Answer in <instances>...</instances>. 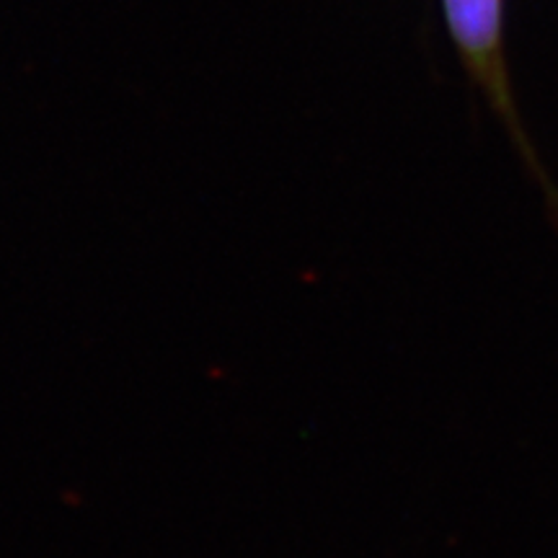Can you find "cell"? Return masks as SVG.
<instances>
[{
    "label": "cell",
    "mask_w": 558,
    "mask_h": 558,
    "mask_svg": "<svg viewBox=\"0 0 558 558\" xmlns=\"http://www.w3.org/2000/svg\"><path fill=\"white\" fill-rule=\"evenodd\" d=\"M452 29L465 50L486 52L499 26V0H448Z\"/></svg>",
    "instance_id": "obj_1"
}]
</instances>
